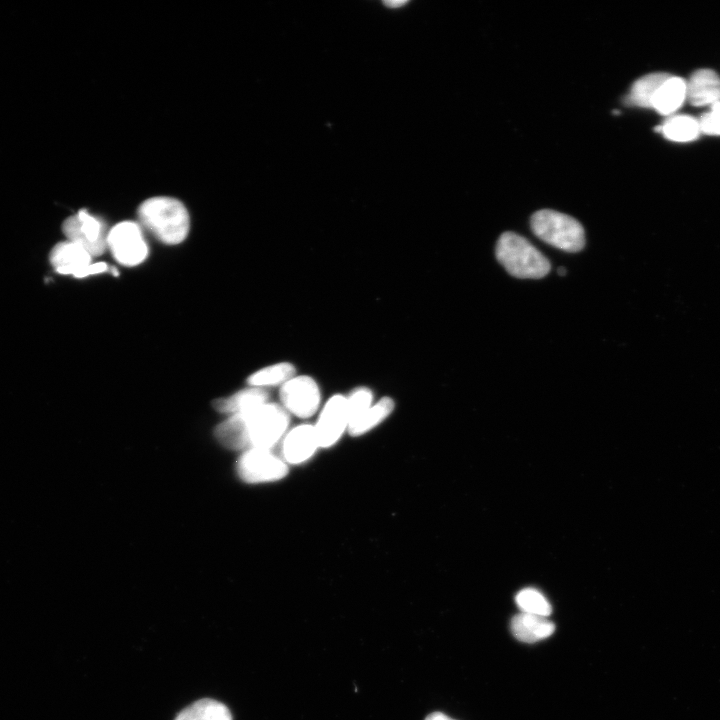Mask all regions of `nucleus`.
I'll return each instance as SVG.
<instances>
[{
	"label": "nucleus",
	"instance_id": "nucleus-16",
	"mask_svg": "<svg viewBox=\"0 0 720 720\" xmlns=\"http://www.w3.org/2000/svg\"><path fill=\"white\" fill-rule=\"evenodd\" d=\"M395 403L390 397H383L373 403L358 419L348 427L353 437L361 436L382 423L394 410Z\"/></svg>",
	"mask_w": 720,
	"mask_h": 720
},
{
	"label": "nucleus",
	"instance_id": "nucleus-23",
	"mask_svg": "<svg viewBox=\"0 0 720 720\" xmlns=\"http://www.w3.org/2000/svg\"><path fill=\"white\" fill-rule=\"evenodd\" d=\"M698 122L700 132L720 136V101L712 104L710 110L704 113Z\"/></svg>",
	"mask_w": 720,
	"mask_h": 720
},
{
	"label": "nucleus",
	"instance_id": "nucleus-11",
	"mask_svg": "<svg viewBox=\"0 0 720 720\" xmlns=\"http://www.w3.org/2000/svg\"><path fill=\"white\" fill-rule=\"evenodd\" d=\"M320 448L314 425L301 424L287 431L282 439V458L288 464L309 460Z\"/></svg>",
	"mask_w": 720,
	"mask_h": 720
},
{
	"label": "nucleus",
	"instance_id": "nucleus-25",
	"mask_svg": "<svg viewBox=\"0 0 720 720\" xmlns=\"http://www.w3.org/2000/svg\"><path fill=\"white\" fill-rule=\"evenodd\" d=\"M557 272H558V275H560V276H565L566 273H567V270H566L564 267H559V268L557 269Z\"/></svg>",
	"mask_w": 720,
	"mask_h": 720
},
{
	"label": "nucleus",
	"instance_id": "nucleus-5",
	"mask_svg": "<svg viewBox=\"0 0 720 720\" xmlns=\"http://www.w3.org/2000/svg\"><path fill=\"white\" fill-rule=\"evenodd\" d=\"M239 477L251 484L281 480L288 475L286 461L272 449L251 448L245 450L237 462Z\"/></svg>",
	"mask_w": 720,
	"mask_h": 720
},
{
	"label": "nucleus",
	"instance_id": "nucleus-12",
	"mask_svg": "<svg viewBox=\"0 0 720 720\" xmlns=\"http://www.w3.org/2000/svg\"><path fill=\"white\" fill-rule=\"evenodd\" d=\"M686 86L687 99L694 106H711L720 101V77L711 69L695 71Z\"/></svg>",
	"mask_w": 720,
	"mask_h": 720
},
{
	"label": "nucleus",
	"instance_id": "nucleus-21",
	"mask_svg": "<svg viewBox=\"0 0 720 720\" xmlns=\"http://www.w3.org/2000/svg\"><path fill=\"white\" fill-rule=\"evenodd\" d=\"M516 604L523 613L546 617L552 608L547 598L534 588H525L515 597Z\"/></svg>",
	"mask_w": 720,
	"mask_h": 720
},
{
	"label": "nucleus",
	"instance_id": "nucleus-19",
	"mask_svg": "<svg viewBox=\"0 0 720 720\" xmlns=\"http://www.w3.org/2000/svg\"><path fill=\"white\" fill-rule=\"evenodd\" d=\"M295 376V367L289 362H279L263 367L247 378L249 386L265 388L283 385Z\"/></svg>",
	"mask_w": 720,
	"mask_h": 720
},
{
	"label": "nucleus",
	"instance_id": "nucleus-7",
	"mask_svg": "<svg viewBox=\"0 0 720 720\" xmlns=\"http://www.w3.org/2000/svg\"><path fill=\"white\" fill-rule=\"evenodd\" d=\"M62 227L68 241L78 244L92 257L103 254L107 248L108 232L104 222L86 209L68 217Z\"/></svg>",
	"mask_w": 720,
	"mask_h": 720
},
{
	"label": "nucleus",
	"instance_id": "nucleus-1",
	"mask_svg": "<svg viewBox=\"0 0 720 720\" xmlns=\"http://www.w3.org/2000/svg\"><path fill=\"white\" fill-rule=\"evenodd\" d=\"M137 214L142 226L166 245L183 242L189 233V213L178 199L168 196L148 198L140 204Z\"/></svg>",
	"mask_w": 720,
	"mask_h": 720
},
{
	"label": "nucleus",
	"instance_id": "nucleus-8",
	"mask_svg": "<svg viewBox=\"0 0 720 720\" xmlns=\"http://www.w3.org/2000/svg\"><path fill=\"white\" fill-rule=\"evenodd\" d=\"M281 406L299 418H309L319 409L321 392L317 382L310 376H294L280 388Z\"/></svg>",
	"mask_w": 720,
	"mask_h": 720
},
{
	"label": "nucleus",
	"instance_id": "nucleus-3",
	"mask_svg": "<svg viewBox=\"0 0 720 720\" xmlns=\"http://www.w3.org/2000/svg\"><path fill=\"white\" fill-rule=\"evenodd\" d=\"M495 254L499 263L516 278L540 279L551 268L549 260L536 247L514 232L501 234Z\"/></svg>",
	"mask_w": 720,
	"mask_h": 720
},
{
	"label": "nucleus",
	"instance_id": "nucleus-22",
	"mask_svg": "<svg viewBox=\"0 0 720 720\" xmlns=\"http://www.w3.org/2000/svg\"><path fill=\"white\" fill-rule=\"evenodd\" d=\"M373 404V393L367 387H358L346 397L349 425ZM349 427V426H348Z\"/></svg>",
	"mask_w": 720,
	"mask_h": 720
},
{
	"label": "nucleus",
	"instance_id": "nucleus-13",
	"mask_svg": "<svg viewBox=\"0 0 720 720\" xmlns=\"http://www.w3.org/2000/svg\"><path fill=\"white\" fill-rule=\"evenodd\" d=\"M269 393L265 388L249 386L236 393L214 400L213 407L224 414H240L254 410L268 402Z\"/></svg>",
	"mask_w": 720,
	"mask_h": 720
},
{
	"label": "nucleus",
	"instance_id": "nucleus-20",
	"mask_svg": "<svg viewBox=\"0 0 720 720\" xmlns=\"http://www.w3.org/2000/svg\"><path fill=\"white\" fill-rule=\"evenodd\" d=\"M657 128L667 139L675 142L693 141L700 133L698 120L687 115L672 116Z\"/></svg>",
	"mask_w": 720,
	"mask_h": 720
},
{
	"label": "nucleus",
	"instance_id": "nucleus-6",
	"mask_svg": "<svg viewBox=\"0 0 720 720\" xmlns=\"http://www.w3.org/2000/svg\"><path fill=\"white\" fill-rule=\"evenodd\" d=\"M107 248L118 263L128 267L139 265L148 255L142 229L133 221L120 222L108 232Z\"/></svg>",
	"mask_w": 720,
	"mask_h": 720
},
{
	"label": "nucleus",
	"instance_id": "nucleus-15",
	"mask_svg": "<svg viewBox=\"0 0 720 720\" xmlns=\"http://www.w3.org/2000/svg\"><path fill=\"white\" fill-rule=\"evenodd\" d=\"M687 99L686 82L676 76H669L658 88L652 101V108L662 115L677 111Z\"/></svg>",
	"mask_w": 720,
	"mask_h": 720
},
{
	"label": "nucleus",
	"instance_id": "nucleus-17",
	"mask_svg": "<svg viewBox=\"0 0 720 720\" xmlns=\"http://www.w3.org/2000/svg\"><path fill=\"white\" fill-rule=\"evenodd\" d=\"M670 75L662 72L647 74L636 80L625 97V103L643 108H652V101L661 84Z\"/></svg>",
	"mask_w": 720,
	"mask_h": 720
},
{
	"label": "nucleus",
	"instance_id": "nucleus-10",
	"mask_svg": "<svg viewBox=\"0 0 720 720\" xmlns=\"http://www.w3.org/2000/svg\"><path fill=\"white\" fill-rule=\"evenodd\" d=\"M348 426L346 397L341 394L333 395L323 406L314 425L320 448L335 445L343 433L348 431Z\"/></svg>",
	"mask_w": 720,
	"mask_h": 720
},
{
	"label": "nucleus",
	"instance_id": "nucleus-2",
	"mask_svg": "<svg viewBox=\"0 0 720 720\" xmlns=\"http://www.w3.org/2000/svg\"><path fill=\"white\" fill-rule=\"evenodd\" d=\"M237 417L245 449H273L288 431L289 413L279 404H266Z\"/></svg>",
	"mask_w": 720,
	"mask_h": 720
},
{
	"label": "nucleus",
	"instance_id": "nucleus-9",
	"mask_svg": "<svg viewBox=\"0 0 720 720\" xmlns=\"http://www.w3.org/2000/svg\"><path fill=\"white\" fill-rule=\"evenodd\" d=\"M49 259L56 272L76 278L105 273L109 269L105 262L92 263V256L84 248L68 240L54 246Z\"/></svg>",
	"mask_w": 720,
	"mask_h": 720
},
{
	"label": "nucleus",
	"instance_id": "nucleus-14",
	"mask_svg": "<svg viewBox=\"0 0 720 720\" xmlns=\"http://www.w3.org/2000/svg\"><path fill=\"white\" fill-rule=\"evenodd\" d=\"M511 632L519 641L534 643L551 636L555 625L546 617L519 613L511 620Z\"/></svg>",
	"mask_w": 720,
	"mask_h": 720
},
{
	"label": "nucleus",
	"instance_id": "nucleus-24",
	"mask_svg": "<svg viewBox=\"0 0 720 720\" xmlns=\"http://www.w3.org/2000/svg\"><path fill=\"white\" fill-rule=\"evenodd\" d=\"M425 720H454V719L450 718L449 716H447L441 712H434V713L429 714L425 718Z\"/></svg>",
	"mask_w": 720,
	"mask_h": 720
},
{
	"label": "nucleus",
	"instance_id": "nucleus-18",
	"mask_svg": "<svg viewBox=\"0 0 720 720\" xmlns=\"http://www.w3.org/2000/svg\"><path fill=\"white\" fill-rule=\"evenodd\" d=\"M175 720H232V715L223 703L205 698L186 707Z\"/></svg>",
	"mask_w": 720,
	"mask_h": 720
},
{
	"label": "nucleus",
	"instance_id": "nucleus-4",
	"mask_svg": "<svg viewBox=\"0 0 720 720\" xmlns=\"http://www.w3.org/2000/svg\"><path fill=\"white\" fill-rule=\"evenodd\" d=\"M530 226L539 239L565 252L576 253L585 246L584 228L567 214L539 210L531 216Z\"/></svg>",
	"mask_w": 720,
	"mask_h": 720
}]
</instances>
